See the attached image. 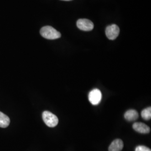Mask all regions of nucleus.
I'll use <instances>...</instances> for the list:
<instances>
[{
	"instance_id": "nucleus-2",
	"label": "nucleus",
	"mask_w": 151,
	"mask_h": 151,
	"mask_svg": "<svg viewBox=\"0 0 151 151\" xmlns=\"http://www.w3.org/2000/svg\"><path fill=\"white\" fill-rule=\"evenodd\" d=\"M44 122L49 127L53 128L58 123V119L56 115L48 111H45L42 114Z\"/></svg>"
},
{
	"instance_id": "nucleus-6",
	"label": "nucleus",
	"mask_w": 151,
	"mask_h": 151,
	"mask_svg": "<svg viewBox=\"0 0 151 151\" xmlns=\"http://www.w3.org/2000/svg\"><path fill=\"white\" fill-rule=\"evenodd\" d=\"M133 128L136 132L142 134H147L151 131L150 128L143 123L136 122L133 125Z\"/></svg>"
},
{
	"instance_id": "nucleus-4",
	"label": "nucleus",
	"mask_w": 151,
	"mask_h": 151,
	"mask_svg": "<svg viewBox=\"0 0 151 151\" xmlns=\"http://www.w3.org/2000/svg\"><path fill=\"white\" fill-rule=\"evenodd\" d=\"M77 27L83 31H91L93 29L94 25L93 22L86 19H81L77 22Z\"/></svg>"
},
{
	"instance_id": "nucleus-3",
	"label": "nucleus",
	"mask_w": 151,
	"mask_h": 151,
	"mask_svg": "<svg viewBox=\"0 0 151 151\" xmlns=\"http://www.w3.org/2000/svg\"><path fill=\"white\" fill-rule=\"evenodd\" d=\"M102 98V94L101 91L95 88L90 92L88 95V100L93 105H97L101 102Z\"/></svg>"
},
{
	"instance_id": "nucleus-7",
	"label": "nucleus",
	"mask_w": 151,
	"mask_h": 151,
	"mask_svg": "<svg viewBox=\"0 0 151 151\" xmlns=\"http://www.w3.org/2000/svg\"><path fill=\"white\" fill-rule=\"evenodd\" d=\"M123 142L120 139L114 140L109 147V151H121L123 148Z\"/></svg>"
},
{
	"instance_id": "nucleus-9",
	"label": "nucleus",
	"mask_w": 151,
	"mask_h": 151,
	"mask_svg": "<svg viewBox=\"0 0 151 151\" xmlns=\"http://www.w3.org/2000/svg\"><path fill=\"white\" fill-rule=\"evenodd\" d=\"M10 123V119L8 116L5 114L0 111V127L6 128L7 127Z\"/></svg>"
},
{
	"instance_id": "nucleus-12",
	"label": "nucleus",
	"mask_w": 151,
	"mask_h": 151,
	"mask_svg": "<svg viewBox=\"0 0 151 151\" xmlns=\"http://www.w3.org/2000/svg\"><path fill=\"white\" fill-rule=\"evenodd\" d=\"M62 1H72V0H62Z\"/></svg>"
},
{
	"instance_id": "nucleus-10",
	"label": "nucleus",
	"mask_w": 151,
	"mask_h": 151,
	"mask_svg": "<svg viewBox=\"0 0 151 151\" xmlns=\"http://www.w3.org/2000/svg\"><path fill=\"white\" fill-rule=\"evenodd\" d=\"M141 116L142 118L146 120H149L151 118V108L148 107L143 110L141 113Z\"/></svg>"
},
{
	"instance_id": "nucleus-1",
	"label": "nucleus",
	"mask_w": 151,
	"mask_h": 151,
	"mask_svg": "<svg viewBox=\"0 0 151 151\" xmlns=\"http://www.w3.org/2000/svg\"><path fill=\"white\" fill-rule=\"evenodd\" d=\"M40 33L43 38L50 40L57 39L61 37V34L59 32L50 26L42 27L40 31Z\"/></svg>"
},
{
	"instance_id": "nucleus-11",
	"label": "nucleus",
	"mask_w": 151,
	"mask_h": 151,
	"mask_svg": "<svg viewBox=\"0 0 151 151\" xmlns=\"http://www.w3.org/2000/svg\"><path fill=\"white\" fill-rule=\"evenodd\" d=\"M135 151H151V150L146 146H139L136 147Z\"/></svg>"
},
{
	"instance_id": "nucleus-5",
	"label": "nucleus",
	"mask_w": 151,
	"mask_h": 151,
	"mask_svg": "<svg viewBox=\"0 0 151 151\" xmlns=\"http://www.w3.org/2000/svg\"><path fill=\"white\" fill-rule=\"evenodd\" d=\"M120 32L119 27L115 24L108 26L106 29V35L110 40H115L119 35Z\"/></svg>"
},
{
	"instance_id": "nucleus-8",
	"label": "nucleus",
	"mask_w": 151,
	"mask_h": 151,
	"mask_svg": "<svg viewBox=\"0 0 151 151\" xmlns=\"http://www.w3.org/2000/svg\"><path fill=\"white\" fill-rule=\"evenodd\" d=\"M139 114L138 112L133 109H130L126 111L124 114V118L127 120L129 122L135 121V120L138 118Z\"/></svg>"
}]
</instances>
